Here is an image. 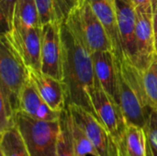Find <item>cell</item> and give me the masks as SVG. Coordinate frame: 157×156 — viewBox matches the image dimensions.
<instances>
[{"instance_id": "1", "label": "cell", "mask_w": 157, "mask_h": 156, "mask_svg": "<svg viewBox=\"0 0 157 156\" xmlns=\"http://www.w3.org/2000/svg\"><path fill=\"white\" fill-rule=\"evenodd\" d=\"M63 64L67 104L89 108L86 91L97 82L92 53L86 44L75 8L61 25Z\"/></svg>"}, {"instance_id": "2", "label": "cell", "mask_w": 157, "mask_h": 156, "mask_svg": "<svg viewBox=\"0 0 157 156\" xmlns=\"http://www.w3.org/2000/svg\"><path fill=\"white\" fill-rule=\"evenodd\" d=\"M120 106L127 124L144 128L151 111L144 86L143 72L134 64L115 58Z\"/></svg>"}, {"instance_id": "3", "label": "cell", "mask_w": 157, "mask_h": 156, "mask_svg": "<svg viewBox=\"0 0 157 156\" xmlns=\"http://www.w3.org/2000/svg\"><path fill=\"white\" fill-rule=\"evenodd\" d=\"M90 110L113 137L121 156H127V123L120 105L104 90L98 82L86 91Z\"/></svg>"}, {"instance_id": "4", "label": "cell", "mask_w": 157, "mask_h": 156, "mask_svg": "<svg viewBox=\"0 0 157 156\" xmlns=\"http://www.w3.org/2000/svg\"><path fill=\"white\" fill-rule=\"evenodd\" d=\"M16 126L22 135L30 156H56L60 120L45 121L18 111Z\"/></svg>"}, {"instance_id": "5", "label": "cell", "mask_w": 157, "mask_h": 156, "mask_svg": "<svg viewBox=\"0 0 157 156\" xmlns=\"http://www.w3.org/2000/svg\"><path fill=\"white\" fill-rule=\"evenodd\" d=\"M29 71L6 39H0V94L4 95L17 113L19 97L28 82Z\"/></svg>"}, {"instance_id": "6", "label": "cell", "mask_w": 157, "mask_h": 156, "mask_svg": "<svg viewBox=\"0 0 157 156\" xmlns=\"http://www.w3.org/2000/svg\"><path fill=\"white\" fill-rule=\"evenodd\" d=\"M67 108L74 120L86 132L98 155L121 156L113 137L91 110L76 104H67Z\"/></svg>"}, {"instance_id": "7", "label": "cell", "mask_w": 157, "mask_h": 156, "mask_svg": "<svg viewBox=\"0 0 157 156\" xmlns=\"http://www.w3.org/2000/svg\"><path fill=\"white\" fill-rule=\"evenodd\" d=\"M41 27L30 29L12 27L2 35L27 68L41 69Z\"/></svg>"}, {"instance_id": "8", "label": "cell", "mask_w": 157, "mask_h": 156, "mask_svg": "<svg viewBox=\"0 0 157 156\" xmlns=\"http://www.w3.org/2000/svg\"><path fill=\"white\" fill-rule=\"evenodd\" d=\"M59 22L41 26V69L40 71L62 82L64 81L63 43Z\"/></svg>"}, {"instance_id": "9", "label": "cell", "mask_w": 157, "mask_h": 156, "mask_svg": "<svg viewBox=\"0 0 157 156\" xmlns=\"http://www.w3.org/2000/svg\"><path fill=\"white\" fill-rule=\"evenodd\" d=\"M86 44L94 53L98 51H111L108 34L88 0H77L75 6Z\"/></svg>"}, {"instance_id": "10", "label": "cell", "mask_w": 157, "mask_h": 156, "mask_svg": "<svg viewBox=\"0 0 157 156\" xmlns=\"http://www.w3.org/2000/svg\"><path fill=\"white\" fill-rule=\"evenodd\" d=\"M136 11V44L137 63L142 72L152 66L155 56V34L153 26V7L135 8Z\"/></svg>"}, {"instance_id": "11", "label": "cell", "mask_w": 157, "mask_h": 156, "mask_svg": "<svg viewBox=\"0 0 157 156\" xmlns=\"http://www.w3.org/2000/svg\"><path fill=\"white\" fill-rule=\"evenodd\" d=\"M118 25L121 46L126 61L136 66V11L132 3L125 0H116Z\"/></svg>"}, {"instance_id": "12", "label": "cell", "mask_w": 157, "mask_h": 156, "mask_svg": "<svg viewBox=\"0 0 157 156\" xmlns=\"http://www.w3.org/2000/svg\"><path fill=\"white\" fill-rule=\"evenodd\" d=\"M28 71L29 79L43 100L52 109L62 112L67 106V94L64 83L44 74L40 70L28 68Z\"/></svg>"}, {"instance_id": "13", "label": "cell", "mask_w": 157, "mask_h": 156, "mask_svg": "<svg viewBox=\"0 0 157 156\" xmlns=\"http://www.w3.org/2000/svg\"><path fill=\"white\" fill-rule=\"evenodd\" d=\"M95 13L98 17L108 34L112 47V52L117 60H125L121 46L118 17L116 9V0H88Z\"/></svg>"}, {"instance_id": "14", "label": "cell", "mask_w": 157, "mask_h": 156, "mask_svg": "<svg viewBox=\"0 0 157 156\" xmlns=\"http://www.w3.org/2000/svg\"><path fill=\"white\" fill-rule=\"evenodd\" d=\"M19 111L34 119L45 121L59 120L62 114V112L55 111L49 107L29 78L20 94Z\"/></svg>"}, {"instance_id": "15", "label": "cell", "mask_w": 157, "mask_h": 156, "mask_svg": "<svg viewBox=\"0 0 157 156\" xmlns=\"http://www.w3.org/2000/svg\"><path fill=\"white\" fill-rule=\"evenodd\" d=\"M92 58L98 82L120 105L118 75L113 52L111 51H98L92 53Z\"/></svg>"}, {"instance_id": "16", "label": "cell", "mask_w": 157, "mask_h": 156, "mask_svg": "<svg viewBox=\"0 0 157 156\" xmlns=\"http://www.w3.org/2000/svg\"><path fill=\"white\" fill-rule=\"evenodd\" d=\"M38 7L40 24L51 22L63 23L75 7L77 0H35Z\"/></svg>"}, {"instance_id": "17", "label": "cell", "mask_w": 157, "mask_h": 156, "mask_svg": "<svg viewBox=\"0 0 157 156\" xmlns=\"http://www.w3.org/2000/svg\"><path fill=\"white\" fill-rule=\"evenodd\" d=\"M38 26L40 24L36 1L17 0L14 9L12 27L30 29Z\"/></svg>"}, {"instance_id": "18", "label": "cell", "mask_w": 157, "mask_h": 156, "mask_svg": "<svg viewBox=\"0 0 157 156\" xmlns=\"http://www.w3.org/2000/svg\"><path fill=\"white\" fill-rule=\"evenodd\" d=\"M76 156H99L83 129L74 120L67 106L63 109Z\"/></svg>"}, {"instance_id": "19", "label": "cell", "mask_w": 157, "mask_h": 156, "mask_svg": "<svg viewBox=\"0 0 157 156\" xmlns=\"http://www.w3.org/2000/svg\"><path fill=\"white\" fill-rule=\"evenodd\" d=\"M0 152L2 156H30L17 126L0 131Z\"/></svg>"}, {"instance_id": "20", "label": "cell", "mask_w": 157, "mask_h": 156, "mask_svg": "<svg viewBox=\"0 0 157 156\" xmlns=\"http://www.w3.org/2000/svg\"><path fill=\"white\" fill-rule=\"evenodd\" d=\"M126 151L127 156H146V134L144 128L127 124Z\"/></svg>"}, {"instance_id": "21", "label": "cell", "mask_w": 157, "mask_h": 156, "mask_svg": "<svg viewBox=\"0 0 157 156\" xmlns=\"http://www.w3.org/2000/svg\"><path fill=\"white\" fill-rule=\"evenodd\" d=\"M56 156H76L63 110L60 118V132L57 141Z\"/></svg>"}, {"instance_id": "22", "label": "cell", "mask_w": 157, "mask_h": 156, "mask_svg": "<svg viewBox=\"0 0 157 156\" xmlns=\"http://www.w3.org/2000/svg\"><path fill=\"white\" fill-rule=\"evenodd\" d=\"M143 81L150 109H157V72L153 64L143 72Z\"/></svg>"}, {"instance_id": "23", "label": "cell", "mask_w": 157, "mask_h": 156, "mask_svg": "<svg viewBox=\"0 0 157 156\" xmlns=\"http://www.w3.org/2000/svg\"><path fill=\"white\" fill-rule=\"evenodd\" d=\"M17 2V0H0V19L5 30H8L12 27L13 14Z\"/></svg>"}, {"instance_id": "24", "label": "cell", "mask_w": 157, "mask_h": 156, "mask_svg": "<svg viewBox=\"0 0 157 156\" xmlns=\"http://www.w3.org/2000/svg\"><path fill=\"white\" fill-rule=\"evenodd\" d=\"M144 129L150 141L157 145V109H151Z\"/></svg>"}, {"instance_id": "25", "label": "cell", "mask_w": 157, "mask_h": 156, "mask_svg": "<svg viewBox=\"0 0 157 156\" xmlns=\"http://www.w3.org/2000/svg\"><path fill=\"white\" fill-rule=\"evenodd\" d=\"M132 5L134 8H142V7H153L152 0H132Z\"/></svg>"}, {"instance_id": "26", "label": "cell", "mask_w": 157, "mask_h": 156, "mask_svg": "<svg viewBox=\"0 0 157 156\" xmlns=\"http://www.w3.org/2000/svg\"><path fill=\"white\" fill-rule=\"evenodd\" d=\"M153 26H154V30L155 36L157 35V6L154 9L153 12Z\"/></svg>"}, {"instance_id": "27", "label": "cell", "mask_w": 157, "mask_h": 156, "mask_svg": "<svg viewBox=\"0 0 157 156\" xmlns=\"http://www.w3.org/2000/svg\"><path fill=\"white\" fill-rule=\"evenodd\" d=\"M145 134H146V132H145ZM146 156H153L151 145H150V140H149L147 134H146Z\"/></svg>"}, {"instance_id": "28", "label": "cell", "mask_w": 157, "mask_h": 156, "mask_svg": "<svg viewBox=\"0 0 157 156\" xmlns=\"http://www.w3.org/2000/svg\"><path fill=\"white\" fill-rule=\"evenodd\" d=\"M150 140V139H149ZM150 145H151V149H152V154L153 156H157V145L155 144L154 143H152L150 141Z\"/></svg>"}, {"instance_id": "29", "label": "cell", "mask_w": 157, "mask_h": 156, "mask_svg": "<svg viewBox=\"0 0 157 156\" xmlns=\"http://www.w3.org/2000/svg\"><path fill=\"white\" fill-rule=\"evenodd\" d=\"M153 65L155 66V70H156V72H157V55L156 54H155V60H154Z\"/></svg>"}, {"instance_id": "30", "label": "cell", "mask_w": 157, "mask_h": 156, "mask_svg": "<svg viewBox=\"0 0 157 156\" xmlns=\"http://www.w3.org/2000/svg\"><path fill=\"white\" fill-rule=\"evenodd\" d=\"M152 5H153V10L156 7L157 0H152Z\"/></svg>"}, {"instance_id": "31", "label": "cell", "mask_w": 157, "mask_h": 156, "mask_svg": "<svg viewBox=\"0 0 157 156\" xmlns=\"http://www.w3.org/2000/svg\"><path fill=\"white\" fill-rule=\"evenodd\" d=\"M155 54L157 55V35L155 36Z\"/></svg>"}, {"instance_id": "32", "label": "cell", "mask_w": 157, "mask_h": 156, "mask_svg": "<svg viewBox=\"0 0 157 156\" xmlns=\"http://www.w3.org/2000/svg\"><path fill=\"white\" fill-rule=\"evenodd\" d=\"M125 1H128V2H131V3H132V0H125Z\"/></svg>"}, {"instance_id": "33", "label": "cell", "mask_w": 157, "mask_h": 156, "mask_svg": "<svg viewBox=\"0 0 157 156\" xmlns=\"http://www.w3.org/2000/svg\"><path fill=\"white\" fill-rule=\"evenodd\" d=\"M1 156H2V155H1Z\"/></svg>"}]
</instances>
